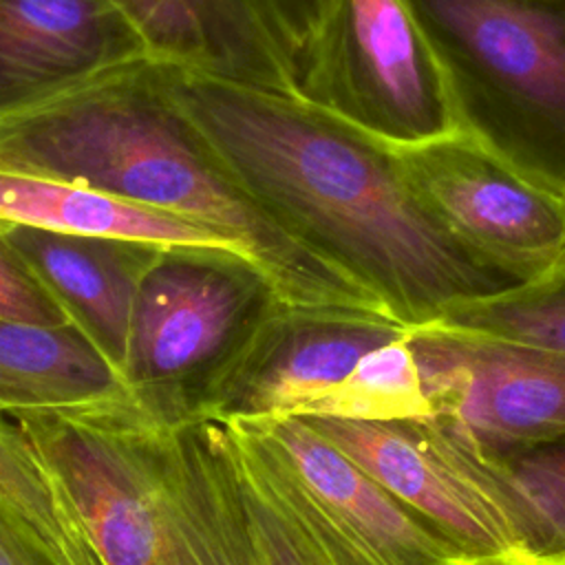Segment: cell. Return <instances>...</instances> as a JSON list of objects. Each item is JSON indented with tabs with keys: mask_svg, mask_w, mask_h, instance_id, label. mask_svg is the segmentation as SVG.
Returning a JSON list of instances; mask_svg holds the SVG:
<instances>
[{
	"mask_svg": "<svg viewBox=\"0 0 565 565\" xmlns=\"http://www.w3.org/2000/svg\"><path fill=\"white\" fill-rule=\"evenodd\" d=\"M157 64L305 97L331 0H113Z\"/></svg>",
	"mask_w": 565,
	"mask_h": 565,
	"instance_id": "obj_11",
	"label": "cell"
},
{
	"mask_svg": "<svg viewBox=\"0 0 565 565\" xmlns=\"http://www.w3.org/2000/svg\"><path fill=\"white\" fill-rule=\"evenodd\" d=\"M430 214L481 265L525 285L565 258V194L463 130L397 148Z\"/></svg>",
	"mask_w": 565,
	"mask_h": 565,
	"instance_id": "obj_9",
	"label": "cell"
},
{
	"mask_svg": "<svg viewBox=\"0 0 565 565\" xmlns=\"http://www.w3.org/2000/svg\"><path fill=\"white\" fill-rule=\"evenodd\" d=\"M0 225L238 256L221 234L84 185L0 170ZM241 258V256H238ZM247 263V260H245Z\"/></svg>",
	"mask_w": 565,
	"mask_h": 565,
	"instance_id": "obj_17",
	"label": "cell"
},
{
	"mask_svg": "<svg viewBox=\"0 0 565 565\" xmlns=\"http://www.w3.org/2000/svg\"><path fill=\"white\" fill-rule=\"evenodd\" d=\"M541 565H565V552L541 556Z\"/></svg>",
	"mask_w": 565,
	"mask_h": 565,
	"instance_id": "obj_24",
	"label": "cell"
},
{
	"mask_svg": "<svg viewBox=\"0 0 565 565\" xmlns=\"http://www.w3.org/2000/svg\"><path fill=\"white\" fill-rule=\"evenodd\" d=\"M433 415L406 333L366 353L342 382L305 404L294 417L406 422Z\"/></svg>",
	"mask_w": 565,
	"mask_h": 565,
	"instance_id": "obj_19",
	"label": "cell"
},
{
	"mask_svg": "<svg viewBox=\"0 0 565 565\" xmlns=\"http://www.w3.org/2000/svg\"><path fill=\"white\" fill-rule=\"evenodd\" d=\"M305 99L393 148L461 130L444 68L404 0H331Z\"/></svg>",
	"mask_w": 565,
	"mask_h": 565,
	"instance_id": "obj_6",
	"label": "cell"
},
{
	"mask_svg": "<svg viewBox=\"0 0 565 565\" xmlns=\"http://www.w3.org/2000/svg\"><path fill=\"white\" fill-rule=\"evenodd\" d=\"M230 452L236 466V475L241 481L243 499L247 505V514L256 534L263 563L265 565H329V561L322 556L316 543L305 534V530L285 512V508L274 499V494L263 486V481L252 472V468L234 452L232 444H230Z\"/></svg>",
	"mask_w": 565,
	"mask_h": 565,
	"instance_id": "obj_21",
	"label": "cell"
},
{
	"mask_svg": "<svg viewBox=\"0 0 565 565\" xmlns=\"http://www.w3.org/2000/svg\"><path fill=\"white\" fill-rule=\"evenodd\" d=\"M408 331L382 313L298 309L267 300L201 377L188 415L218 424L294 417L342 382L366 353Z\"/></svg>",
	"mask_w": 565,
	"mask_h": 565,
	"instance_id": "obj_8",
	"label": "cell"
},
{
	"mask_svg": "<svg viewBox=\"0 0 565 565\" xmlns=\"http://www.w3.org/2000/svg\"><path fill=\"white\" fill-rule=\"evenodd\" d=\"M0 318L44 327L66 329L75 327V320L66 309L46 291V287L33 276L18 252L9 245L0 230ZM82 331V329H79Z\"/></svg>",
	"mask_w": 565,
	"mask_h": 565,
	"instance_id": "obj_22",
	"label": "cell"
},
{
	"mask_svg": "<svg viewBox=\"0 0 565 565\" xmlns=\"http://www.w3.org/2000/svg\"><path fill=\"white\" fill-rule=\"evenodd\" d=\"M57 472L106 565H265L223 424L139 399L11 413Z\"/></svg>",
	"mask_w": 565,
	"mask_h": 565,
	"instance_id": "obj_3",
	"label": "cell"
},
{
	"mask_svg": "<svg viewBox=\"0 0 565 565\" xmlns=\"http://www.w3.org/2000/svg\"><path fill=\"white\" fill-rule=\"evenodd\" d=\"M132 399L124 373L84 331L0 318V413H88Z\"/></svg>",
	"mask_w": 565,
	"mask_h": 565,
	"instance_id": "obj_15",
	"label": "cell"
},
{
	"mask_svg": "<svg viewBox=\"0 0 565 565\" xmlns=\"http://www.w3.org/2000/svg\"><path fill=\"white\" fill-rule=\"evenodd\" d=\"M435 419L488 457L565 439V355L437 324L408 331Z\"/></svg>",
	"mask_w": 565,
	"mask_h": 565,
	"instance_id": "obj_10",
	"label": "cell"
},
{
	"mask_svg": "<svg viewBox=\"0 0 565 565\" xmlns=\"http://www.w3.org/2000/svg\"><path fill=\"white\" fill-rule=\"evenodd\" d=\"M0 170L84 185L207 227L232 243L282 307L388 316L236 183L168 99L148 57L2 106Z\"/></svg>",
	"mask_w": 565,
	"mask_h": 565,
	"instance_id": "obj_2",
	"label": "cell"
},
{
	"mask_svg": "<svg viewBox=\"0 0 565 565\" xmlns=\"http://www.w3.org/2000/svg\"><path fill=\"white\" fill-rule=\"evenodd\" d=\"M302 419L459 550L483 556L525 550L470 452L435 417Z\"/></svg>",
	"mask_w": 565,
	"mask_h": 565,
	"instance_id": "obj_12",
	"label": "cell"
},
{
	"mask_svg": "<svg viewBox=\"0 0 565 565\" xmlns=\"http://www.w3.org/2000/svg\"><path fill=\"white\" fill-rule=\"evenodd\" d=\"M0 565H106L57 472L0 413Z\"/></svg>",
	"mask_w": 565,
	"mask_h": 565,
	"instance_id": "obj_16",
	"label": "cell"
},
{
	"mask_svg": "<svg viewBox=\"0 0 565 565\" xmlns=\"http://www.w3.org/2000/svg\"><path fill=\"white\" fill-rule=\"evenodd\" d=\"M463 132L565 194V0H404Z\"/></svg>",
	"mask_w": 565,
	"mask_h": 565,
	"instance_id": "obj_4",
	"label": "cell"
},
{
	"mask_svg": "<svg viewBox=\"0 0 565 565\" xmlns=\"http://www.w3.org/2000/svg\"><path fill=\"white\" fill-rule=\"evenodd\" d=\"M157 79L236 183L408 329L516 287L430 214L397 148L309 99L188 66Z\"/></svg>",
	"mask_w": 565,
	"mask_h": 565,
	"instance_id": "obj_1",
	"label": "cell"
},
{
	"mask_svg": "<svg viewBox=\"0 0 565 565\" xmlns=\"http://www.w3.org/2000/svg\"><path fill=\"white\" fill-rule=\"evenodd\" d=\"M435 324L565 355V258L539 280L452 305Z\"/></svg>",
	"mask_w": 565,
	"mask_h": 565,
	"instance_id": "obj_20",
	"label": "cell"
},
{
	"mask_svg": "<svg viewBox=\"0 0 565 565\" xmlns=\"http://www.w3.org/2000/svg\"><path fill=\"white\" fill-rule=\"evenodd\" d=\"M271 300L267 282L230 252L163 247L132 309L124 375L161 415H188V382L205 375Z\"/></svg>",
	"mask_w": 565,
	"mask_h": 565,
	"instance_id": "obj_7",
	"label": "cell"
},
{
	"mask_svg": "<svg viewBox=\"0 0 565 565\" xmlns=\"http://www.w3.org/2000/svg\"><path fill=\"white\" fill-rule=\"evenodd\" d=\"M234 452L329 565H455L459 550L302 417L225 422Z\"/></svg>",
	"mask_w": 565,
	"mask_h": 565,
	"instance_id": "obj_5",
	"label": "cell"
},
{
	"mask_svg": "<svg viewBox=\"0 0 565 565\" xmlns=\"http://www.w3.org/2000/svg\"><path fill=\"white\" fill-rule=\"evenodd\" d=\"M132 57L148 55L113 0H0V108Z\"/></svg>",
	"mask_w": 565,
	"mask_h": 565,
	"instance_id": "obj_14",
	"label": "cell"
},
{
	"mask_svg": "<svg viewBox=\"0 0 565 565\" xmlns=\"http://www.w3.org/2000/svg\"><path fill=\"white\" fill-rule=\"evenodd\" d=\"M459 444L503 505L523 547L539 556L565 552V444L508 457H488Z\"/></svg>",
	"mask_w": 565,
	"mask_h": 565,
	"instance_id": "obj_18",
	"label": "cell"
},
{
	"mask_svg": "<svg viewBox=\"0 0 565 565\" xmlns=\"http://www.w3.org/2000/svg\"><path fill=\"white\" fill-rule=\"evenodd\" d=\"M455 565H541V556L532 554L527 550L510 552V554H494V556L466 554Z\"/></svg>",
	"mask_w": 565,
	"mask_h": 565,
	"instance_id": "obj_23",
	"label": "cell"
},
{
	"mask_svg": "<svg viewBox=\"0 0 565 565\" xmlns=\"http://www.w3.org/2000/svg\"><path fill=\"white\" fill-rule=\"evenodd\" d=\"M0 230L46 291L124 373L135 298L163 247L26 225Z\"/></svg>",
	"mask_w": 565,
	"mask_h": 565,
	"instance_id": "obj_13",
	"label": "cell"
}]
</instances>
